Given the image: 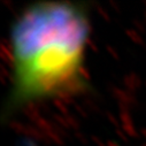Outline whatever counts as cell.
<instances>
[{"label":"cell","mask_w":146,"mask_h":146,"mask_svg":"<svg viewBox=\"0 0 146 146\" xmlns=\"http://www.w3.org/2000/svg\"><path fill=\"white\" fill-rule=\"evenodd\" d=\"M90 31L83 4L39 1L21 9L9 29L12 77L3 119L32 104L85 90Z\"/></svg>","instance_id":"obj_1"}]
</instances>
